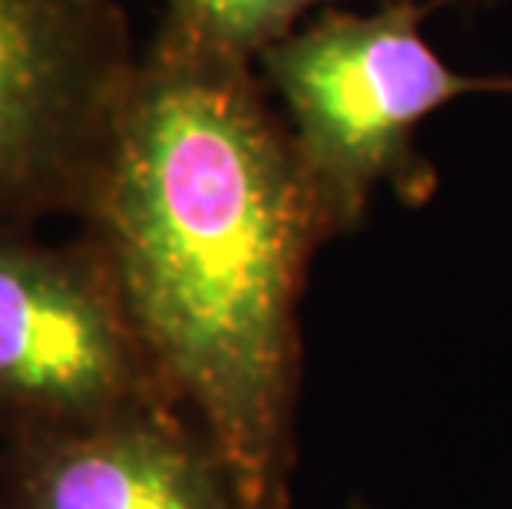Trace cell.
<instances>
[{
	"label": "cell",
	"mask_w": 512,
	"mask_h": 509,
	"mask_svg": "<svg viewBox=\"0 0 512 509\" xmlns=\"http://www.w3.org/2000/svg\"><path fill=\"white\" fill-rule=\"evenodd\" d=\"M182 407L90 235L0 222V443Z\"/></svg>",
	"instance_id": "cell-3"
},
{
	"label": "cell",
	"mask_w": 512,
	"mask_h": 509,
	"mask_svg": "<svg viewBox=\"0 0 512 509\" xmlns=\"http://www.w3.org/2000/svg\"><path fill=\"white\" fill-rule=\"evenodd\" d=\"M328 7L334 0H166L159 30L192 47L258 63L261 53Z\"/></svg>",
	"instance_id": "cell-6"
},
{
	"label": "cell",
	"mask_w": 512,
	"mask_h": 509,
	"mask_svg": "<svg viewBox=\"0 0 512 509\" xmlns=\"http://www.w3.org/2000/svg\"><path fill=\"white\" fill-rule=\"evenodd\" d=\"M440 0H387L370 14L328 7L258 57L318 196L331 242L361 229L370 199L390 186L403 205L437 192L417 149L423 119L466 93H512V73L446 67L423 37Z\"/></svg>",
	"instance_id": "cell-2"
},
{
	"label": "cell",
	"mask_w": 512,
	"mask_h": 509,
	"mask_svg": "<svg viewBox=\"0 0 512 509\" xmlns=\"http://www.w3.org/2000/svg\"><path fill=\"white\" fill-rule=\"evenodd\" d=\"M0 509H242L182 407L0 443Z\"/></svg>",
	"instance_id": "cell-5"
},
{
	"label": "cell",
	"mask_w": 512,
	"mask_h": 509,
	"mask_svg": "<svg viewBox=\"0 0 512 509\" xmlns=\"http://www.w3.org/2000/svg\"><path fill=\"white\" fill-rule=\"evenodd\" d=\"M80 222L242 509H291L301 301L331 235L255 63L156 30Z\"/></svg>",
	"instance_id": "cell-1"
},
{
	"label": "cell",
	"mask_w": 512,
	"mask_h": 509,
	"mask_svg": "<svg viewBox=\"0 0 512 509\" xmlns=\"http://www.w3.org/2000/svg\"><path fill=\"white\" fill-rule=\"evenodd\" d=\"M344 509H370L364 500H361V496H354V500H347V506Z\"/></svg>",
	"instance_id": "cell-7"
},
{
	"label": "cell",
	"mask_w": 512,
	"mask_h": 509,
	"mask_svg": "<svg viewBox=\"0 0 512 509\" xmlns=\"http://www.w3.org/2000/svg\"><path fill=\"white\" fill-rule=\"evenodd\" d=\"M139 57L119 0H0V222L83 219Z\"/></svg>",
	"instance_id": "cell-4"
}]
</instances>
